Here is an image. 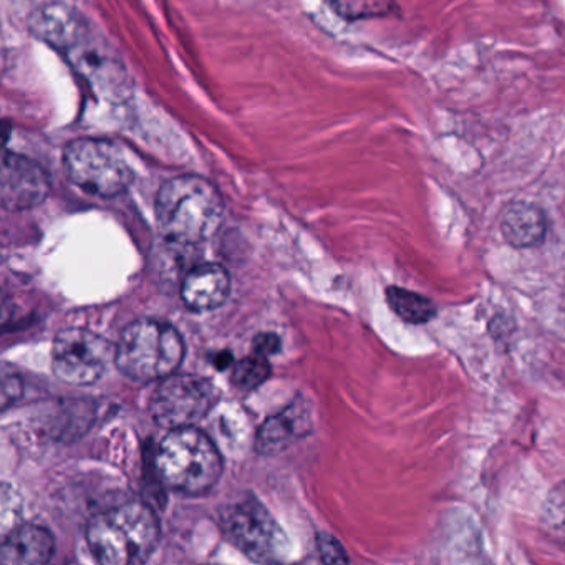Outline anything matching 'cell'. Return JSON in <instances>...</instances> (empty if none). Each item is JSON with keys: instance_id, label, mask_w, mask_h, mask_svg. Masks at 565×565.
I'll return each mask as SVG.
<instances>
[{"instance_id": "obj_1", "label": "cell", "mask_w": 565, "mask_h": 565, "mask_svg": "<svg viewBox=\"0 0 565 565\" xmlns=\"http://www.w3.org/2000/svg\"><path fill=\"white\" fill-rule=\"evenodd\" d=\"M31 29L39 39L65 55L98 97L110 102L130 97V77L124 62L74 9L44 6L32 15Z\"/></svg>"}, {"instance_id": "obj_2", "label": "cell", "mask_w": 565, "mask_h": 565, "mask_svg": "<svg viewBox=\"0 0 565 565\" xmlns=\"http://www.w3.org/2000/svg\"><path fill=\"white\" fill-rule=\"evenodd\" d=\"M154 214L164 239L193 246L217 233L224 220V201L210 181L196 174H183L160 188Z\"/></svg>"}, {"instance_id": "obj_3", "label": "cell", "mask_w": 565, "mask_h": 565, "mask_svg": "<svg viewBox=\"0 0 565 565\" xmlns=\"http://www.w3.org/2000/svg\"><path fill=\"white\" fill-rule=\"evenodd\" d=\"M160 542V522L143 502H124L105 509L87 525V544L100 564L147 562Z\"/></svg>"}, {"instance_id": "obj_4", "label": "cell", "mask_w": 565, "mask_h": 565, "mask_svg": "<svg viewBox=\"0 0 565 565\" xmlns=\"http://www.w3.org/2000/svg\"><path fill=\"white\" fill-rule=\"evenodd\" d=\"M154 466L167 488L190 495L211 491L223 475L216 445L196 426L170 429L158 446Z\"/></svg>"}, {"instance_id": "obj_5", "label": "cell", "mask_w": 565, "mask_h": 565, "mask_svg": "<svg viewBox=\"0 0 565 565\" xmlns=\"http://www.w3.org/2000/svg\"><path fill=\"white\" fill-rule=\"evenodd\" d=\"M183 337L170 323L141 319L121 332L115 365L134 382H154L173 375L183 362Z\"/></svg>"}, {"instance_id": "obj_6", "label": "cell", "mask_w": 565, "mask_h": 565, "mask_svg": "<svg viewBox=\"0 0 565 565\" xmlns=\"http://www.w3.org/2000/svg\"><path fill=\"white\" fill-rule=\"evenodd\" d=\"M68 181L95 198H117L134 183V168L120 145L104 138H78L64 150Z\"/></svg>"}, {"instance_id": "obj_7", "label": "cell", "mask_w": 565, "mask_h": 565, "mask_svg": "<svg viewBox=\"0 0 565 565\" xmlns=\"http://www.w3.org/2000/svg\"><path fill=\"white\" fill-rule=\"evenodd\" d=\"M221 527L241 552L256 562H279L287 537L270 512L254 495L236 499L221 512Z\"/></svg>"}, {"instance_id": "obj_8", "label": "cell", "mask_w": 565, "mask_h": 565, "mask_svg": "<svg viewBox=\"0 0 565 565\" xmlns=\"http://www.w3.org/2000/svg\"><path fill=\"white\" fill-rule=\"evenodd\" d=\"M220 402V390L204 376L170 375L150 399V415L160 428L196 426Z\"/></svg>"}, {"instance_id": "obj_9", "label": "cell", "mask_w": 565, "mask_h": 565, "mask_svg": "<svg viewBox=\"0 0 565 565\" xmlns=\"http://www.w3.org/2000/svg\"><path fill=\"white\" fill-rule=\"evenodd\" d=\"M117 345L88 329H65L57 333L52 347L54 373L68 385L97 383L115 362Z\"/></svg>"}, {"instance_id": "obj_10", "label": "cell", "mask_w": 565, "mask_h": 565, "mask_svg": "<svg viewBox=\"0 0 565 565\" xmlns=\"http://www.w3.org/2000/svg\"><path fill=\"white\" fill-rule=\"evenodd\" d=\"M51 193V181L41 164L31 158L8 151L0 174V200L8 211L41 206Z\"/></svg>"}, {"instance_id": "obj_11", "label": "cell", "mask_w": 565, "mask_h": 565, "mask_svg": "<svg viewBox=\"0 0 565 565\" xmlns=\"http://www.w3.org/2000/svg\"><path fill=\"white\" fill-rule=\"evenodd\" d=\"M231 294V277L220 264L194 267L184 277L181 299L193 312H207L226 302Z\"/></svg>"}, {"instance_id": "obj_12", "label": "cell", "mask_w": 565, "mask_h": 565, "mask_svg": "<svg viewBox=\"0 0 565 565\" xmlns=\"http://www.w3.org/2000/svg\"><path fill=\"white\" fill-rule=\"evenodd\" d=\"M55 539L41 525H19L2 542L0 561L12 565H41L52 561Z\"/></svg>"}, {"instance_id": "obj_13", "label": "cell", "mask_w": 565, "mask_h": 565, "mask_svg": "<svg viewBox=\"0 0 565 565\" xmlns=\"http://www.w3.org/2000/svg\"><path fill=\"white\" fill-rule=\"evenodd\" d=\"M547 230V216L532 203H512L501 216L502 237L515 249H529L544 243Z\"/></svg>"}, {"instance_id": "obj_14", "label": "cell", "mask_w": 565, "mask_h": 565, "mask_svg": "<svg viewBox=\"0 0 565 565\" xmlns=\"http://www.w3.org/2000/svg\"><path fill=\"white\" fill-rule=\"evenodd\" d=\"M306 409L299 405H290L280 415L267 419L257 433V452L276 456L289 448L299 436L306 435Z\"/></svg>"}, {"instance_id": "obj_15", "label": "cell", "mask_w": 565, "mask_h": 565, "mask_svg": "<svg viewBox=\"0 0 565 565\" xmlns=\"http://www.w3.org/2000/svg\"><path fill=\"white\" fill-rule=\"evenodd\" d=\"M386 302L390 309L403 320L412 326H423L431 322L438 313V307L428 297L413 290L402 289V287L392 286L385 292Z\"/></svg>"}, {"instance_id": "obj_16", "label": "cell", "mask_w": 565, "mask_h": 565, "mask_svg": "<svg viewBox=\"0 0 565 565\" xmlns=\"http://www.w3.org/2000/svg\"><path fill=\"white\" fill-rule=\"evenodd\" d=\"M330 8L349 21L386 18L398 12L395 0H327Z\"/></svg>"}, {"instance_id": "obj_17", "label": "cell", "mask_w": 565, "mask_h": 565, "mask_svg": "<svg viewBox=\"0 0 565 565\" xmlns=\"http://www.w3.org/2000/svg\"><path fill=\"white\" fill-rule=\"evenodd\" d=\"M269 376L270 365L267 362V356L256 352L234 365L231 380L237 388L250 392V390L263 385Z\"/></svg>"}, {"instance_id": "obj_18", "label": "cell", "mask_w": 565, "mask_h": 565, "mask_svg": "<svg viewBox=\"0 0 565 565\" xmlns=\"http://www.w3.org/2000/svg\"><path fill=\"white\" fill-rule=\"evenodd\" d=\"M541 522L551 534L565 539V479L548 491L542 504Z\"/></svg>"}, {"instance_id": "obj_19", "label": "cell", "mask_w": 565, "mask_h": 565, "mask_svg": "<svg viewBox=\"0 0 565 565\" xmlns=\"http://www.w3.org/2000/svg\"><path fill=\"white\" fill-rule=\"evenodd\" d=\"M317 548H319L320 558L326 564H347V562H350L345 548L333 535L320 534L317 537Z\"/></svg>"}, {"instance_id": "obj_20", "label": "cell", "mask_w": 565, "mask_h": 565, "mask_svg": "<svg viewBox=\"0 0 565 565\" xmlns=\"http://www.w3.org/2000/svg\"><path fill=\"white\" fill-rule=\"evenodd\" d=\"M280 350V339L274 333H260L254 340V352L260 353V355H276Z\"/></svg>"}, {"instance_id": "obj_21", "label": "cell", "mask_w": 565, "mask_h": 565, "mask_svg": "<svg viewBox=\"0 0 565 565\" xmlns=\"http://www.w3.org/2000/svg\"><path fill=\"white\" fill-rule=\"evenodd\" d=\"M21 380L15 379V376H8V373H4V382H2V406L8 408L11 403H14L15 399L21 396Z\"/></svg>"}, {"instance_id": "obj_22", "label": "cell", "mask_w": 565, "mask_h": 565, "mask_svg": "<svg viewBox=\"0 0 565 565\" xmlns=\"http://www.w3.org/2000/svg\"><path fill=\"white\" fill-rule=\"evenodd\" d=\"M214 363L220 370L227 369L233 363V355L230 352H221L220 355L214 356Z\"/></svg>"}]
</instances>
